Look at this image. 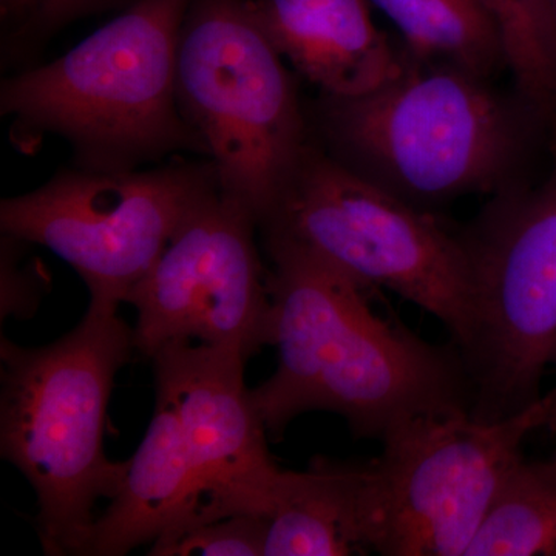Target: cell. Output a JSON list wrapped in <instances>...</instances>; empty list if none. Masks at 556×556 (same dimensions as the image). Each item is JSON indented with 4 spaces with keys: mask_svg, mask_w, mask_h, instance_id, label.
I'll list each match as a JSON object with an SVG mask.
<instances>
[{
    "mask_svg": "<svg viewBox=\"0 0 556 556\" xmlns=\"http://www.w3.org/2000/svg\"><path fill=\"white\" fill-rule=\"evenodd\" d=\"M265 241L277 368L251 394L270 437L311 412L343 417L354 438L378 441L416 417L470 413L455 343H428L375 313L371 289L342 270L287 241Z\"/></svg>",
    "mask_w": 556,
    "mask_h": 556,
    "instance_id": "1",
    "label": "cell"
},
{
    "mask_svg": "<svg viewBox=\"0 0 556 556\" xmlns=\"http://www.w3.org/2000/svg\"><path fill=\"white\" fill-rule=\"evenodd\" d=\"M150 361L155 409L118 495L94 521L98 556H123L236 515L265 518L283 475L244 383L243 354L174 343Z\"/></svg>",
    "mask_w": 556,
    "mask_h": 556,
    "instance_id": "2",
    "label": "cell"
},
{
    "mask_svg": "<svg viewBox=\"0 0 556 556\" xmlns=\"http://www.w3.org/2000/svg\"><path fill=\"white\" fill-rule=\"evenodd\" d=\"M320 123L329 155L428 212L521 182L536 127H546L518 91L508 97L489 78L409 53L367 93L325 94Z\"/></svg>",
    "mask_w": 556,
    "mask_h": 556,
    "instance_id": "3",
    "label": "cell"
},
{
    "mask_svg": "<svg viewBox=\"0 0 556 556\" xmlns=\"http://www.w3.org/2000/svg\"><path fill=\"white\" fill-rule=\"evenodd\" d=\"M134 353L118 311L93 308L50 345L0 342V452L35 490L46 555L87 556L98 501L123 485L127 460L105 456L104 433L113 380Z\"/></svg>",
    "mask_w": 556,
    "mask_h": 556,
    "instance_id": "4",
    "label": "cell"
},
{
    "mask_svg": "<svg viewBox=\"0 0 556 556\" xmlns=\"http://www.w3.org/2000/svg\"><path fill=\"white\" fill-rule=\"evenodd\" d=\"M192 0H137L61 58L7 79L2 115L22 137L67 139L83 167L131 170L203 149L179 110V35Z\"/></svg>",
    "mask_w": 556,
    "mask_h": 556,
    "instance_id": "5",
    "label": "cell"
},
{
    "mask_svg": "<svg viewBox=\"0 0 556 556\" xmlns=\"http://www.w3.org/2000/svg\"><path fill=\"white\" fill-rule=\"evenodd\" d=\"M283 58L248 0L190 3L177 53L179 110L225 195L268 217L308 148Z\"/></svg>",
    "mask_w": 556,
    "mask_h": 556,
    "instance_id": "6",
    "label": "cell"
},
{
    "mask_svg": "<svg viewBox=\"0 0 556 556\" xmlns=\"http://www.w3.org/2000/svg\"><path fill=\"white\" fill-rule=\"evenodd\" d=\"M265 240L294 244L368 289L387 288L442 321L459 351L470 331V265L460 232L308 144Z\"/></svg>",
    "mask_w": 556,
    "mask_h": 556,
    "instance_id": "7",
    "label": "cell"
},
{
    "mask_svg": "<svg viewBox=\"0 0 556 556\" xmlns=\"http://www.w3.org/2000/svg\"><path fill=\"white\" fill-rule=\"evenodd\" d=\"M552 390L517 415L420 416L382 439L362 463L365 551L383 556H464L530 434L547 427Z\"/></svg>",
    "mask_w": 556,
    "mask_h": 556,
    "instance_id": "8",
    "label": "cell"
},
{
    "mask_svg": "<svg viewBox=\"0 0 556 556\" xmlns=\"http://www.w3.org/2000/svg\"><path fill=\"white\" fill-rule=\"evenodd\" d=\"M460 237L470 265V331L460 350L470 415L500 420L543 396L556 345V161L540 185L497 192Z\"/></svg>",
    "mask_w": 556,
    "mask_h": 556,
    "instance_id": "9",
    "label": "cell"
},
{
    "mask_svg": "<svg viewBox=\"0 0 556 556\" xmlns=\"http://www.w3.org/2000/svg\"><path fill=\"white\" fill-rule=\"evenodd\" d=\"M214 164L58 174L0 204L3 236L68 263L89 308L118 311L189 215L218 190Z\"/></svg>",
    "mask_w": 556,
    "mask_h": 556,
    "instance_id": "10",
    "label": "cell"
},
{
    "mask_svg": "<svg viewBox=\"0 0 556 556\" xmlns=\"http://www.w3.org/2000/svg\"><path fill=\"white\" fill-rule=\"evenodd\" d=\"M257 222L215 190L179 226L126 303L137 309L135 346L152 358L174 343L239 351L273 342V300L255 244Z\"/></svg>",
    "mask_w": 556,
    "mask_h": 556,
    "instance_id": "11",
    "label": "cell"
},
{
    "mask_svg": "<svg viewBox=\"0 0 556 556\" xmlns=\"http://www.w3.org/2000/svg\"><path fill=\"white\" fill-rule=\"evenodd\" d=\"M278 53L329 97H357L404 64L376 27L368 0H254Z\"/></svg>",
    "mask_w": 556,
    "mask_h": 556,
    "instance_id": "12",
    "label": "cell"
},
{
    "mask_svg": "<svg viewBox=\"0 0 556 556\" xmlns=\"http://www.w3.org/2000/svg\"><path fill=\"white\" fill-rule=\"evenodd\" d=\"M362 463L316 456L283 471L266 515L263 556L367 554L362 532Z\"/></svg>",
    "mask_w": 556,
    "mask_h": 556,
    "instance_id": "13",
    "label": "cell"
},
{
    "mask_svg": "<svg viewBox=\"0 0 556 556\" xmlns=\"http://www.w3.org/2000/svg\"><path fill=\"white\" fill-rule=\"evenodd\" d=\"M393 22L417 60L444 62L482 78L506 65L485 0H368Z\"/></svg>",
    "mask_w": 556,
    "mask_h": 556,
    "instance_id": "14",
    "label": "cell"
},
{
    "mask_svg": "<svg viewBox=\"0 0 556 556\" xmlns=\"http://www.w3.org/2000/svg\"><path fill=\"white\" fill-rule=\"evenodd\" d=\"M464 556H556V453L515 464Z\"/></svg>",
    "mask_w": 556,
    "mask_h": 556,
    "instance_id": "15",
    "label": "cell"
},
{
    "mask_svg": "<svg viewBox=\"0 0 556 556\" xmlns=\"http://www.w3.org/2000/svg\"><path fill=\"white\" fill-rule=\"evenodd\" d=\"M495 17L517 91L556 137V78L546 0H485Z\"/></svg>",
    "mask_w": 556,
    "mask_h": 556,
    "instance_id": "16",
    "label": "cell"
},
{
    "mask_svg": "<svg viewBox=\"0 0 556 556\" xmlns=\"http://www.w3.org/2000/svg\"><path fill=\"white\" fill-rule=\"evenodd\" d=\"M266 521L257 515H236L186 530L167 541H155L153 556H263Z\"/></svg>",
    "mask_w": 556,
    "mask_h": 556,
    "instance_id": "17",
    "label": "cell"
},
{
    "mask_svg": "<svg viewBox=\"0 0 556 556\" xmlns=\"http://www.w3.org/2000/svg\"><path fill=\"white\" fill-rule=\"evenodd\" d=\"M13 243L3 236L2 243V316L11 314H28L38 306L42 294V273L35 268H20V262L14 258Z\"/></svg>",
    "mask_w": 556,
    "mask_h": 556,
    "instance_id": "18",
    "label": "cell"
},
{
    "mask_svg": "<svg viewBox=\"0 0 556 556\" xmlns=\"http://www.w3.org/2000/svg\"><path fill=\"white\" fill-rule=\"evenodd\" d=\"M102 2L104 0H39L35 13L40 24L51 28L80 16Z\"/></svg>",
    "mask_w": 556,
    "mask_h": 556,
    "instance_id": "19",
    "label": "cell"
},
{
    "mask_svg": "<svg viewBox=\"0 0 556 556\" xmlns=\"http://www.w3.org/2000/svg\"><path fill=\"white\" fill-rule=\"evenodd\" d=\"M39 0H2V13L7 16H22L25 13H35Z\"/></svg>",
    "mask_w": 556,
    "mask_h": 556,
    "instance_id": "20",
    "label": "cell"
},
{
    "mask_svg": "<svg viewBox=\"0 0 556 556\" xmlns=\"http://www.w3.org/2000/svg\"><path fill=\"white\" fill-rule=\"evenodd\" d=\"M548 38H551L552 60H554L556 78V0H546Z\"/></svg>",
    "mask_w": 556,
    "mask_h": 556,
    "instance_id": "21",
    "label": "cell"
},
{
    "mask_svg": "<svg viewBox=\"0 0 556 556\" xmlns=\"http://www.w3.org/2000/svg\"><path fill=\"white\" fill-rule=\"evenodd\" d=\"M551 365L556 368V345L554 353H552ZM552 394H554V402H552L551 419H548L547 427L551 428L552 433L556 434V387L552 390Z\"/></svg>",
    "mask_w": 556,
    "mask_h": 556,
    "instance_id": "22",
    "label": "cell"
}]
</instances>
